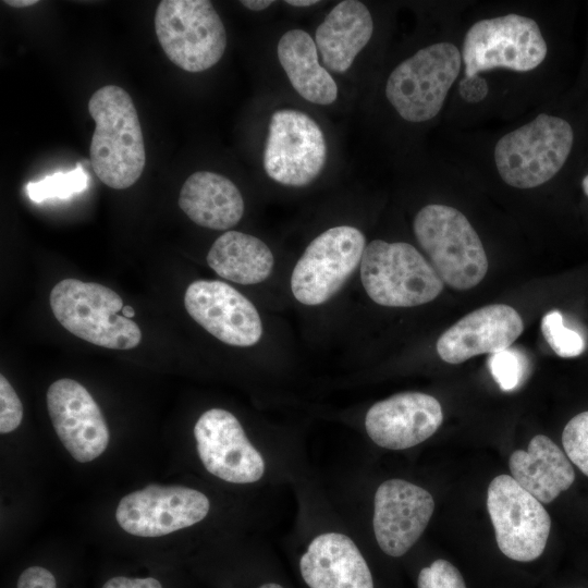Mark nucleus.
<instances>
[{
  "label": "nucleus",
  "instance_id": "23",
  "mask_svg": "<svg viewBox=\"0 0 588 588\" xmlns=\"http://www.w3.org/2000/svg\"><path fill=\"white\" fill-rule=\"evenodd\" d=\"M279 62L291 85L305 100L328 106L338 98V85L319 63L315 39L302 29L284 33L277 46Z\"/></svg>",
  "mask_w": 588,
  "mask_h": 588
},
{
  "label": "nucleus",
  "instance_id": "2",
  "mask_svg": "<svg viewBox=\"0 0 588 588\" xmlns=\"http://www.w3.org/2000/svg\"><path fill=\"white\" fill-rule=\"evenodd\" d=\"M415 236L443 283L466 291L488 271L483 245L467 218L457 209L431 204L414 219Z\"/></svg>",
  "mask_w": 588,
  "mask_h": 588
},
{
  "label": "nucleus",
  "instance_id": "4",
  "mask_svg": "<svg viewBox=\"0 0 588 588\" xmlns=\"http://www.w3.org/2000/svg\"><path fill=\"white\" fill-rule=\"evenodd\" d=\"M360 280L368 296L387 307H415L433 301L443 281L411 244L373 240L360 261Z\"/></svg>",
  "mask_w": 588,
  "mask_h": 588
},
{
  "label": "nucleus",
  "instance_id": "21",
  "mask_svg": "<svg viewBox=\"0 0 588 588\" xmlns=\"http://www.w3.org/2000/svg\"><path fill=\"white\" fill-rule=\"evenodd\" d=\"M179 206L197 225L221 231L234 226L244 213V200L236 185L211 171H197L185 180Z\"/></svg>",
  "mask_w": 588,
  "mask_h": 588
},
{
  "label": "nucleus",
  "instance_id": "35",
  "mask_svg": "<svg viewBox=\"0 0 588 588\" xmlns=\"http://www.w3.org/2000/svg\"><path fill=\"white\" fill-rule=\"evenodd\" d=\"M319 1L317 0H286L285 3L293 5V7H310L314 4H317Z\"/></svg>",
  "mask_w": 588,
  "mask_h": 588
},
{
  "label": "nucleus",
  "instance_id": "6",
  "mask_svg": "<svg viewBox=\"0 0 588 588\" xmlns=\"http://www.w3.org/2000/svg\"><path fill=\"white\" fill-rule=\"evenodd\" d=\"M154 23L166 56L186 72L210 69L225 51L223 22L208 0H163Z\"/></svg>",
  "mask_w": 588,
  "mask_h": 588
},
{
  "label": "nucleus",
  "instance_id": "29",
  "mask_svg": "<svg viewBox=\"0 0 588 588\" xmlns=\"http://www.w3.org/2000/svg\"><path fill=\"white\" fill-rule=\"evenodd\" d=\"M417 588H466L461 572L446 560L438 559L421 568Z\"/></svg>",
  "mask_w": 588,
  "mask_h": 588
},
{
  "label": "nucleus",
  "instance_id": "8",
  "mask_svg": "<svg viewBox=\"0 0 588 588\" xmlns=\"http://www.w3.org/2000/svg\"><path fill=\"white\" fill-rule=\"evenodd\" d=\"M547 52L535 20L515 13L481 20L471 25L464 38V76L497 68L528 72L542 63Z\"/></svg>",
  "mask_w": 588,
  "mask_h": 588
},
{
  "label": "nucleus",
  "instance_id": "25",
  "mask_svg": "<svg viewBox=\"0 0 588 588\" xmlns=\"http://www.w3.org/2000/svg\"><path fill=\"white\" fill-rule=\"evenodd\" d=\"M88 177L78 163L68 172H57L37 182L26 185L28 197L35 203H41L51 198H68L87 187Z\"/></svg>",
  "mask_w": 588,
  "mask_h": 588
},
{
  "label": "nucleus",
  "instance_id": "3",
  "mask_svg": "<svg viewBox=\"0 0 588 588\" xmlns=\"http://www.w3.org/2000/svg\"><path fill=\"white\" fill-rule=\"evenodd\" d=\"M49 303L63 328L91 344L131 350L140 343L139 327L132 319L119 315L124 307L123 301L108 286L64 279L52 287Z\"/></svg>",
  "mask_w": 588,
  "mask_h": 588
},
{
  "label": "nucleus",
  "instance_id": "18",
  "mask_svg": "<svg viewBox=\"0 0 588 588\" xmlns=\"http://www.w3.org/2000/svg\"><path fill=\"white\" fill-rule=\"evenodd\" d=\"M523 330V319L513 307L491 304L461 318L441 334L436 347L445 363L460 364L509 348Z\"/></svg>",
  "mask_w": 588,
  "mask_h": 588
},
{
  "label": "nucleus",
  "instance_id": "17",
  "mask_svg": "<svg viewBox=\"0 0 588 588\" xmlns=\"http://www.w3.org/2000/svg\"><path fill=\"white\" fill-rule=\"evenodd\" d=\"M439 401L421 392H403L375 403L365 417L369 438L389 450H405L430 438L441 426Z\"/></svg>",
  "mask_w": 588,
  "mask_h": 588
},
{
  "label": "nucleus",
  "instance_id": "27",
  "mask_svg": "<svg viewBox=\"0 0 588 588\" xmlns=\"http://www.w3.org/2000/svg\"><path fill=\"white\" fill-rule=\"evenodd\" d=\"M562 443L568 460L588 477V411L566 424Z\"/></svg>",
  "mask_w": 588,
  "mask_h": 588
},
{
  "label": "nucleus",
  "instance_id": "16",
  "mask_svg": "<svg viewBox=\"0 0 588 588\" xmlns=\"http://www.w3.org/2000/svg\"><path fill=\"white\" fill-rule=\"evenodd\" d=\"M434 510L432 495L409 481H383L373 500V532L380 549L397 558L420 538Z\"/></svg>",
  "mask_w": 588,
  "mask_h": 588
},
{
  "label": "nucleus",
  "instance_id": "14",
  "mask_svg": "<svg viewBox=\"0 0 588 588\" xmlns=\"http://www.w3.org/2000/svg\"><path fill=\"white\" fill-rule=\"evenodd\" d=\"M188 315L211 335L233 346H252L262 334L259 314L253 303L230 284L197 280L184 295Z\"/></svg>",
  "mask_w": 588,
  "mask_h": 588
},
{
  "label": "nucleus",
  "instance_id": "24",
  "mask_svg": "<svg viewBox=\"0 0 588 588\" xmlns=\"http://www.w3.org/2000/svg\"><path fill=\"white\" fill-rule=\"evenodd\" d=\"M207 264L221 278L240 284H256L272 271L274 258L259 238L238 231L220 235L207 254Z\"/></svg>",
  "mask_w": 588,
  "mask_h": 588
},
{
  "label": "nucleus",
  "instance_id": "37",
  "mask_svg": "<svg viewBox=\"0 0 588 588\" xmlns=\"http://www.w3.org/2000/svg\"><path fill=\"white\" fill-rule=\"evenodd\" d=\"M258 588H283V587L275 583H266Z\"/></svg>",
  "mask_w": 588,
  "mask_h": 588
},
{
  "label": "nucleus",
  "instance_id": "32",
  "mask_svg": "<svg viewBox=\"0 0 588 588\" xmlns=\"http://www.w3.org/2000/svg\"><path fill=\"white\" fill-rule=\"evenodd\" d=\"M461 97L469 102H478L488 94V84L479 74L464 76L460 83Z\"/></svg>",
  "mask_w": 588,
  "mask_h": 588
},
{
  "label": "nucleus",
  "instance_id": "7",
  "mask_svg": "<svg viewBox=\"0 0 588 588\" xmlns=\"http://www.w3.org/2000/svg\"><path fill=\"white\" fill-rule=\"evenodd\" d=\"M462 56L450 42H438L418 50L389 75L385 96L406 121L434 118L461 72Z\"/></svg>",
  "mask_w": 588,
  "mask_h": 588
},
{
  "label": "nucleus",
  "instance_id": "15",
  "mask_svg": "<svg viewBox=\"0 0 588 588\" xmlns=\"http://www.w3.org/2000/svg\"><path fill=\"white\" fill-rule=\"evenodd\" d=\"M47 407L60 441L79 463L100 456L109 443L103 415L85 387L73 379H59L47 391Z\"/></svg>",
  "mask_w": 588,
  "mask_h": 588
},
{
  "label": "nucleus",
  "instance_id": "31",
  "mask_svg": "<svg viewBox=\"0 0 588 588\" xmlns=\"http://www.w3.org/2000/svg\"><path fill=\"white\" fill-rule=\"evenodd\" d=\"M100 588H164L163 581L152 575L127 576L123 574L109 577Z\"/></svg>",
  "mask_w": 588,
  "mask_h": 588
},
{
  "label": "nucleus",
  "instance_id": "38",
  "mask_svg": "<svg viewBox=\"0 0 588 588\" xmlns=\"http://www.w3.org/2000/svg\"><path fill=\"white\" fill-rule=\"evenodd\" d=\"M581 185L585 194L588 196V174L583 179Z\"/></svg>",
  "mask_w": 588,
  "mask_h": 588
},
{
  "label": "nucleus",
  "instance_id": "28",
  "mask_svg": "<svg viewBox=\"0 0 588 588\" xmlns=\"http://www.w3.org/2000/svg\"><path fill=\"white\" fill-rule=\"evenodd\" d=\"M490 371L503 391L514 390L523 379V363L520 356L506 348L491 354L488 359Z\"/></svg>",
  "mask_w": 588,
  "mask_h": 588
},
{
  "label": "nucleus",
  "instance_id": "22",
  "mask_svg": "<svg viewBox=\"0 0 588 588\" xmlns=\"http://www.w3.org/2000/svg\"><path fill=\"white\" fill-rule=\"evenodd\" d=\"M513 479L541 503H550L575 480L565 453L547 436H535L527 450L514 451L509 461Z\"/></svg>",
  "mask_w": 588,
  "mask_h": 588
},
{
  "label": "nucleus",
  "instance_id": "10",
  "mask_svg": "<svg viewBox=\"0 0 588 588\" xmlns=\"http://www.w3.org/2000/svg\"><path fill=\"white\" fill-rule=\"evenodd\" d=\"M487 509L498 547L505 556L530 562L543 553L551 528L549 513L512 476L499 475L491 480Z\"/></svg>",
  "mask_w": 588,
  "mask_h": 588
},
{
  "label": "nucleus",
  "instance_id": "9",
  "mask_svg": "<svg viewBox=\"0 0 588 588\" xmlns=\"http://www.w3.org/2000/svg\"><path fill=\"white\" fill-rule=\"evenodd\" d=\"M366 247L356 228H331L306 247L291 275L294 297L304 305L326 303L335 295L362 261Z\"/></svg>",
  "mask_w": 588,
  "mask_h": 588
},
{
  "label": "nucleus",
  "instance_id": "13",
  "mask_svg": "<svg viewBox=\"0 0 588 588\" xmlns=\"http://www.w3.org/2000/svg\"><path fill=\"white\" fill-rule=\"evenodd\" d=\"M198 456L213 476L232 483H253L265 473L261 454L230 412L211 408L194 427Z\"/></svg>",
  "mask_w": 588,
  "mask_h": 588
},
{
  "label": "nucleus",
  "instance_id": "11",
  "mask_svg": "<svg viewBox=\"0 0 588 588\" xmlns=\"http://www.w3.org/2000/svg\"><path fill=\"white\" fill-rule=\"evenodd\" d=\"M326 161V138L314 119L294 109L273 112L264 151V168L271 180L306 186L321 173Z\"/></svg>",
  "mask_w": 588,
  "mask_h": 588
},
{
  "label": "nucleus",
  "instance_id": "36",
  "mask_svg": "<svg viewBox=\"0 0 588 588\" xmlns=\"http://www.w3.org/2000/svg\"><path fill=\"white\" fill-rule=\"evenodd\" d=\"M121 313H122V316L128 319H132L135 316V310L133 309L132 306H128V305L124 306Z\"/></svg>",
  "mask_w": 588,
  "mask_h": 588
},
{
  "label": "nucleus",
  "instance_id": "34",
  "mask_svg": "<svg viewBox=\"0 0 588 588\" xmlns=\"http://www.w3.org/2000/svg\"><path fill=\"white\" fill-rule=\"evenodd\" d=\"M2 2L13 8H26L38 3L37 0H5Z\"/></svg>",
  "mask_w": 588,
  "mask_h": 588
},
{
  "label": "nucleus",
  "instance_id": "1",
  "mask_svg": "<svg viewBox=\"0 0 588 588\" xmlns=\"http://www.w3.org/2000/svg\"><path fill=\"white\" fill-rule=\"evenodd\" d=\"M88 111L96 124L89 147L95 174L111 188L132 186L144 171L146 152L130 94L117 85L102 86L90 97Z\"/></svg>",
  "mask_w": 588,
  "mask_h": 588
},
{
  "label": "nucleus",
  "instance_id": "26",
  "mask_svg": "<svg viewBox=\"0 0 588 588\" xmlns=\"http://www.w3.org/2000/svg\"><path fill=\"white\" fill-rule=\"evenodd\" d=\"M541 332L550 347L560 357H576L586 348L581 334L564 326L563 316L559 310H551L542 317Z\"/></svg>",
  "mask_w": 588,
  "mask_h": 588
},
{
  "label": "nucleus",
  "instance_id": "33",
  "mask_svg": "<svg viewBox=\"0 0 588 588\" xmlns=\"http://www.w3.org/2000/svg\"><path fill=\"white\" fill-rule=\"evenodd\" d=\"M273 1L267 0H242L241 4L252 11H262L269 8Z\"/></svg>",
  "mask_w": 588,
  "mask_h": 588
},
{
  "label": "nucleus",
  "instance_id": "20",
  "mask_svg": "<svg viewBox=\"0 0 588 588\" xmlns=\"http://www.w3.org/2000/svg\"><path fill=\"white\" fill-rule=\"evenodd\" d=\"M372 33V17L363 2L345 0L338 3L315 34L324 68L334 73L346 72L369 42Z\"/></svg>",
  "mask_w": 588,
  "mask_h": 588
},
{
  "label": "nucleus",
  "instance_id": "12",
  "mask_svg": "<svg viewBox=\"0 0 588 588\" xmlns=\"http://www.w3.org/2000/svg\"><path fill=\"white\" fill-rule=\"evenodd\" d=\"M209 509L208 498L196 489L149 485L124 495L115 517L131 535L161 537L199 523Z\"/></svg>",
  "mask_w": 588,
  "mask_h": 588
},
{
  "label": "nucleus",
  "instance_id": "30",
  "mask_svg": "<svg viewBox=\"0 0 588 588\" xmlns=\"http://www.w3.org/2000/svg\"><path fill=\"white\" fill-rule=\"evenodd\" d=\"M23 418V406L16 392L7 380L0 376V432L9 433L15 430Z\"/></svg>",
  "mask_w": 588,
  "mask_h": 588
},
{
  "label": "nucleus",
  "instance_id": "5",
  "mask_svg": "<svg viewBox=\"0 0 588 588\" xmlns=\"http://www.w3.org/2000/svg\"><path fill=\"white\" fill-rule=\"evenodd\" d=\"M573 142V128L567 121L539 114L498 140L494 148L498 172L506 184L516 188L542 185L564 166Z\"/></svg>",
  "mask_w": 588,
  "mask_h": 588
},
{
  "label": "nucleus",
  "instance_id": "19",
  "mask_svg": "<svg viewBox=\"0 0 588 588\" xmlns=\"http://www.w3.org/2000/svg\"><path fill=\"white\" fill-rule=\"evenodd\" d=\"M299 571L309 588H373L371 572L354 541L339 532L313 539Z\"/></svg>",
  "mask_w": 588,
  "mask_h": 588
}]
</instances>
